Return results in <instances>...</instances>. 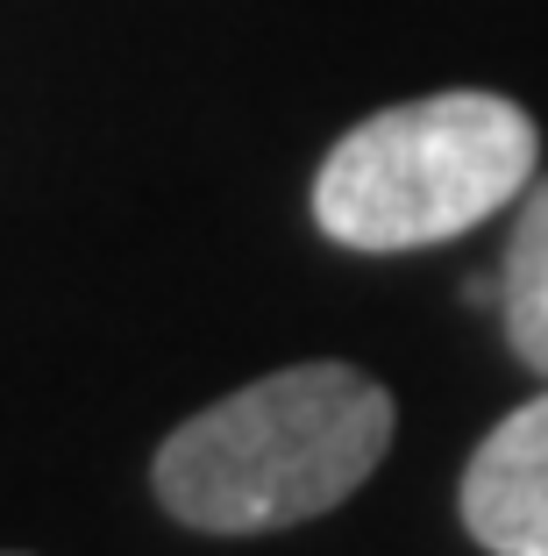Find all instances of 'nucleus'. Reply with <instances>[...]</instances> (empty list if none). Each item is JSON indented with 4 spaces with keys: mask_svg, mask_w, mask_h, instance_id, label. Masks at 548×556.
Masks as SVG:
<instances>
[{
    "mask_svg": "<svg viewBox=\"0 0 548 556\" xmlns=\"http://www.w3.org/2000/svg\"><path fill=\"white\" fill-rule=\"evenodd\" d=\"M392 393L356 364H292L250 378L164 435L150 485L178 528L271 535L321 521L392 450Z\"/></svg>",
    "mask_w": 548,
    "mask_h": 556,
    "instance_id": "f257e3e1",
    "label": "nucleus"
},
{
    "mask_svg": "<svg viewBox=\"0 0 548 556\" xmlns=\"http://www.w3.org/2000/svg\"><path fill=\"white\" fill-rule=\"evenodd\" d=\"M541 172V129L506 93H428L356 122L314 172V222L342 250H428L513 207Z\"/></svg>",
    "mask_w": 548,
    "mask_h": 556,
    "instance_id": "f03ea898",
    "label": "nucleus"
},
{
    "mask_svg": "<svg viewBox=\"0 0 548 556\" xmlns=\"http://www.w3.org/2000/svg\"><path fill=\"white\" fill-rule=\"evenodd\" d=\"M463 528L492 556H548V393L513 407L463 464Z\"/></svg>",
    "mask_w": 548,
    "mask_h": 556,
    "instance_id": "7ed1b4c3",
    "label": "nucleus"
},
{
    "mask_svg": "<svg viewBox=\"0 0 548 556\" xmlns=\"http://www.w3.org/2000/svg\"><path fill=\"white\" fill-rule=\"evenodd\" d=\"M499 321H506L513 357L534 378H548V179L541 172L520 193V222L499 264Z\"/></svg>",
    "mask_w": 548,
    "mask_h": 556,
    "instance_id": "20e7f679",
    "label": "nucleus"
},
{
    "mask_svg": "<svg viewBox=\"0 0 548 556\" xmlns=\"http://www.w3.org/2000/svg\"><path fill=\"white\" fill-rule=\"evenodd\" d=\"M0 556H8V549H0Z\"/></svg>",
    "mask_w": 548,
    "mask_h": 556,
    "instance_id": "39448f33",
    "label": "nucleus"
}]
</instances>
